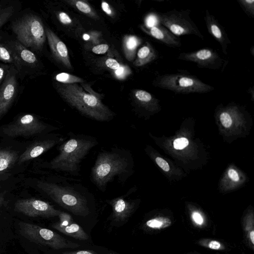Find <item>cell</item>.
Returning a JSON list of instances; mask_svg holds the SVG:
<instances>
[{
	"mask_svg": "<svg viewBox=\"0 0 254 254\" xmlns=\"http://www.w3.org/2000/svg\"><path fill=\"white\" fill-rule=\"evenodd\" d=\"M56 129L58 128L41 122L33 115L27 114L6 125L3 128V132L10 137H29Z\"/></svg>",
	"mask_w": 254,
	"mask_h": 254,
	"instance_id": "9c48e42d",
	"label": "cell"
},
{
	"mask_svg": "<svg viewBox=\"0 0 254 254\" xmlns=\"http://www.w3.org/2000/svg\"><path fill=\"white\" fill-rule=\"evenodd\" d=\"M83 38L84 40H87L89 38V36L87 34L84 35Z\"/></svg>",
	"mask_w": 254,
	"mask_h": 254,
	"instance_id": "c3c4849f",
	"label": "cell"
},
{
	"mask_svg": "<svg viewBox=\"0 0 254 254\" xmlns=\"http://www.w3.org/2000/svg\"><path fill=\"white\" fill-rule=\"evenodd\" d=\"M58 148L59 153L47 165L49 169L77 176L81 164L91 149L98 144L94 136L70 132Z\"/></svg>",
	"mask_w": 254,
	"mask_h": 254,
	"instance_id": "3957f363",
	"label": "cell"
},
{
	"mask_svg": "<svg viewBox=\"0 0 254 254\" xmlns=\"http://www.w3.org/2000/svg\"><path fill=\"white\" fill-rule=\"evenodd\" d=\"M18 227L20 234L28 240L54 250L74 249L80 246L79 244L67 240L54 231L34 224L20 221Z\"/></svg>",
	"mask_w": 254,
	"mask_h": 254,
	"instance_id": "52a82bcc",
	"label": "cell"
},
{
	"mask_svg": "<svg viewBox=\"0 0 254 254\" xmlns=\"http://www.w3.org/2000/svg\"><path fill=\"white\" fill-rule=\"evenodd\" d=\"M4 202V193L0 191V207L3 204Z\"/></svg>",
	"mask_w": 254,
	"mask_h": 254,
	"instance_id": "ee69618b",
	"label": "cell"
},
{
	"mask_svg": "<svg viewBox=\"0 0 254 254\" xmlns=\"http://www.w3.org/2000/svg\"><path fill=\"white\" fill-rule=\"evenodd\" d=\"M12 48L18 57L21 64L24 63L31 66L36 65L37 62L36 55L26 47L19 42H14L12 44Z\"/></svg>",
	"mask_w": 254,
	"mask_h": 254,
	"instance_id": "d6986e66",
	"label": "cell"
},
{
	"mask_svg": "<svg viewBox=\"0 0 254 254\" xmlns=\"http://www.w3.org/2000/svg\"><path fill=\"white\" fill-rule=\"evenodd\" d=\"M62 97L84 116L99 122H109L115 114L94 95L86 93L76 84H59Z\"/></svg>",
	"mask_w": 254,
	"mask_h": 254,
	"instance_id": "277c9868",
	"label": "cell"
},
{
	"mask_svg": "<svg viewBox=\"0 0 254 254\" xmlns=\"http://www.w3.org/2000/svg\"><path fill=\"white\" fill-rule=\"evenodd\" d=\"M56 80L63 84H75L82 82V79L78 77L67 73H61L56 76Z\"/></svg>",
	"mask_w": 254,
	"mask_h": 254,
	"instance_id": "cb8c5ba5",
	"label": "cell"
},
{
	"mask_svg": "<svg viewBox=\"0 0 254 254\" xmlns=\"http://www.w3.org/2000/svg\"><path fill=\"white\" fill-rule=\"evenodd\" d=\"M153 84L175 93H205L214 90L212 86L203 82L196 76L186 72L159 75L154 80Z\"/></svg>",
	"mask_w": 254,
	"mask_h": 254,
	"instance_id": "5b68a950",
	"label": "cell"
},
{
	"mask_svg": "<svg viewBox=\"0 0 254 254\" xmlns=\"http://www.w3.org/2000/svg\"><path fill=\"white\" fill-rule=\"evenodd\" d=\"M115 73L119 78H122L126 74V68L124 66H120V67L116 70Z\"/></svg>",
	"mask_w": 254,
	"mask_h": 254,
	"instance_id": "60d3db41",
	"label": "cell"
},
{
	"mask_svg": "<svg viewBox=\"0 0 254 254\" xmlns=\"http://www.w3.org/2000/svg\"><path fill=\"white\" fill-rule=\"evenodd\" d=\"M192 218L193 221L198 225H201L203 223L202 216L197 212H194L192 214Z\"/></svg>",
	"mask_w": 254,
	"mask_h": 254,
	"instance_id": "74e56055",
	"label": "cell"
},
{
	"mask_svg": "<svg viewBox=\"0 0 254 254\" xmlns=\"http://www.w3.org/2000/svg\"><path fill=\"white\" fill-rule=\"evenodd\" d=\"M178 59L192 62L199 68L217 70L224 67L227 64L218 53L213 49L204 48L190 52H183L179 54Z\"/></svg>",
	"mask_w": 254,
	"mask_h": 254,
	"instance_id": "30bf717a",
	"label": "cell"
},
{
	"mask_svg": "<svg viewBox=\"0 0 254 254\" xmlns=\"http://www.w3.org/2000/svg\"><path fill=\"white\" fill-rule=\"evenodd\" d=\"M190 13L189 9H173L165 12L158 13L156 17L160 24L177 37L193 35L203 39V35L190 16Z\"/></svg>",
	"mask_w": 254,
	"mask_h": 254,
	"instance_id": "ba28073f",
	"label": "cell"
},
{
	"mask_svg": "<svg viewBox=\"0 0 254 254\" xmlns=\"http://www.w3.org/2000/svg\"><path fill=\"white\" fill-rule=\"evenodd\" d=\"M109 49L107 44H101L94 47L92 48V52L96 54H102L105 53Z\"/></svg>",
	"mask_w": 254,
	"mask_h": 254,
	"instance_id": "d6a6232c",
	"label": "cell"
},
{
	"mask_svg": "<svg viewBox=\"0 0 254 254\" xmlns=\"http://www.w3.org/2000/svg\"><path fill=\"white\" fill-rule=\"evenodd\" d=\"M228 175L229 178L234 181H238L239 180V177L237 172L232 169L229 170Z\"/></svg>",
	"mask_w": 254,
	"mask_h": 254,
	"instance_id": "ab89813d",
	"label": "cell"
},
{
	"mask_svg": "<svg viewBox=\"0 0 254 254\" xmlns=\"http://www.w3.org/2000/svg\"><path fill=\"white\" fill-rule=\"evenodd\" d=\"M134 95L138 102H151L157 100L151 94L145 90H137Z\"/></svg>",
	"mask_w": 254,
	"mask_h": 254,
	"instance_id": "484cf974",
	"label": "cell"
},
{
	"mask_svg": "<svg viewBox=\"0 0 254 254\" xmlns=\"http://www.w3.org/2000/svg\"><path fill=\"white\" fill-rule=\"evenodd\" d=\"M137 46V40L134 36L128 38L126 42V47L129 50H134Z\"/></svg>",
	"mask_w": 254,
	"mask_h": 254,
	"instance_id": "836d02e7",
	"label": "cell"
},
{
	"mask_svg": "<svg viewBox=\"0 0 254 254\" xmlns=\"http://www.w3.org/2000/svg\"><path fill=\"white\" fill-rule=\"evenodd\" d=\"M155 161L157 164L164 170L168 172L169 171L170 167L168 163L161 157H157L155 158Z\"/></svg>",
	"mask_w": 254,
	"mask_h": 254,
	"instance_id": "e575fe53",
	"label": "cell"
},
{
	"mask_svg": "<svg viewBox=\"0 0 254 254\" xmlns=\"http://www.w3.org/2000/svg\"><path fill=\"white\" fill-rule=\"evenodd\" d=\"M247 92L248 93H249L250 94H252V97L253 98L254 97V87H249V89H248L247 90Z\"/></svg>",
	"mask_w": 254,
	"mask_h": 254,
	"instance_id": "bcb514c9",
	"label": "cell"
},
{
	"mask_svg": "<svg viewBox=\"0 0 254 254\" xmlns=\"http://www.w3.org/2000/svg\"><path fill=\"white\" fill-rule=\"evenodd\" d=\"M14 210L29 217L44 218L58 216L61 211L48 202L35 198L17 200L14 203Z\"/></svg>",
	"mask_w": 254,
	"mask_h": 254,
	"instance_id": "8fae6325",
	"label": "cell"
},
{
	"mask_svg": "<svg viewBox=\"0 0 254 254\" xmlns=\"http://www.w3.org/2000/svg\"><path fill=\"white\" fill-rule=\"evenodd\" d=\"M64 139L65 138L62 135L54 134L45 139L33 142L19 156L18 164H21L38 157L56 145L61 144Z\"/></svg>",
	"mask_w": 254,
	"mask_h": 254,
	"instance_id": "4fadbf2b",
	"label": "cell"
},
{
	"mask_svg": "<svg viewBox=\"0 0 254 254\" xmlns=\"http://www.w3.org/2000/svg\"><path fill=\"white\" fill-rule=\"evenodd\" d=\"M220 121L222 125L226 128L230 127L232 123L230 115L226 112H223L220 114Z\"/></svg>",
	"mask_w": 254,
	"mask_h": 254,
	"instance_id": "f546056e",
	"label": "cell"
},
{
	"mask_svg": "<svg viewBox=\"0 0 254 254\" xmlns=\"http://www.w3.org/2000/svg\"><path fill=\"white\" fill-rule=\"evenodd\" d=\"M105 64L108 67L115 70H117L120 66L119 63L116 60L111 58L106 60Z\"/></svg>",
	"mask_w": 254,
	"mask_h": 254,
	"instance_id": "d590c367",
	"label": "cell"
},
{
	"mask_svg": "<svg viewBox=\"0 0 254 254\" xmlns=\"http://www.w3.org/2000/svg\"><path fill=\"white\" fill-rule=\"evenodd\" d=\"M59 17L60 21L64 24H70L71 20L69 16L65 12H61L59 14Z\"/></svg>",
	"mask_w": 254,
	"mask_h": 254,
	"instance_id": "8d00e7d4",
	"label": "cell"
},
{
	"mask_svg": "<svg viewBox=\"0 0 254 254\" xmlns=\"http://www.w3.org/2000/svg\"><path fill=\"white\" fill-rule=\"evenodd\" d=\"M250 240L252 243L254 244V231L253 230L250 233Z\"/></svg>",
	"mask_w": 254,
	"mask_h": 254,
	"instance_id": "f6af8a7d",
	"label": "cell"
},
{
	"mask_svg": "<svg viewBox=\"0 0 254 254\" xmlns=\"http://www.w3.org/2000/svg\"><path fill=\"white\" fill-rule=\"evenodd\" d=\"M133 160L131 152L126 148L112 147L98 154L91 170L90 180L104 192L108 185L115 179L124 184L133 173Z\"/></svg>",
	"mask_w": 254,
	"mask_h": 254,
	"instance_id": "7a4b0ae2",
	"label": "cell"
},
{
	"mask_svg": "<svg viewBox=\"0 0 254 254\" xmlns=\"http://www.w3.org/2000/svg\"><path fill=\"white\" fill-rule=\"evenodd\" d=\"M204 19L208 33L220 44L223 53L227 55L228 47L231 42L224 28L207 9L205 10Z\"/></svg>",
	"mask_w": 254,
	"mask_h": 254,
	"instance_id": "9a60e30c",
	"label": "cell"
},
{
	"mask_svg": "<svg viewBox=\"0 0 254 254\" xmlns=\"http://www.w3.org/2000/svg\"><path fill=\"white\" fill-rule=\"evenodd\" d=\"M2 175H0V177H1V176H2Z\"/></svg>",
	"mask_w": 254,
	"mask_h": 254,
	"instance_id": "f907efd6",
	"label": "cell"
},
{
	"mask_svg": "<svg viewBox=\"0 0 254 254\" xmlns=\"http://www.w3.org/2000/svg\"><path fill=\"white\" fill-rule=\"evenodd\" d=\"M171 224V221L168 218H156L150 219L146 221V225L147 227L152 229L165 228Z\"/></svg>",
	"mask_w": 254,
	"mask_h": 254,
	"instance_id": "603a6c76",
	"label": "cell"
},
{
	"mask_svg": "<svg viewBox=\"0 0 254 254\" xmlns=\"http://www.w3.org/2000/svg\"><path fill=\"white\" fill-rule=\"evenodd\" d=\"M52 227L61 233L79 240H86L89 237L81 226L72 222L65 226H61L56 223L52 225Z\"/></svg>",
	"mask_w": 254,
	"mask_h": 254,
	"instance_id": "ac0fdd59",
	"label": "cell"
},
{
	"mask_svg": "<svg viewBox=\"0 0 254 254\" xmlns=\"http://www.w3.org/2000/svg\"><path fill=\"white\" fill-rule=\"evenodd\" d=\"M102 9L108 14L111 15L112 14V10L109 4L106 2L102 3Z\"/></svg>",
	"mask_w": 254,
	"mask_h": 254,
	"instance_id": "7bdbcfd3",
	"label": "cell"
},
{
	"mask_svg": "<svg viewBox=\"0 0 254 254\" xmlns=\"http://www.w3.org/2000/svg\"><path fill=\"white\" fill-rule=\"evenodd\" d=\"M0 61L5 63L12 64L19 70L22 64L13 49L0 43Z\"/></svg>",
	"mask_w": 254,
	"mask_h": 254,
	"instance_id": "44dd1931",
	"label": "cell"
},
{
	"mask_svg": "<svg viewBox=\"0 0 254 254\" xmlns=\"http://www.w3.org/2000/svg\"><path fill=\"white\" fill-rule=\"evenodd\" d=\"M76 6L78 10L85 13H89L91 9L89 5L86 3L82 1H77L75 3Z\"/></svg>",
	"mask_w": 254,
	"mask_h": 254,
	"instance_id": "1f68e13d",
	"label": "cell"
},
{
	"mask_svg": "<svg viewBox=\"0 0 254 254\" xmlns=\"http://www.w3.org/2000/svg\"><path fill=\"white\" fill-rule=\"evenodd\" d=\"M59 220L56 222L58 225L61 226H65L73 222V220L70 214L61 211L58 215Z\"/></svg>",
	"mask_w": 254,
	"mask_h": 254,
	"instance_id": "83f0119b",
	"label": "cell"
},
{
	"mask_svg": "<svg viewBox=\"0 0 254 254\" xmlns=\"http://www.w3.org/2000/svg\"><path fill=\"white\" fill-rule=\"evenodd\" d=\"M12 65L5 79L0 85V119L13 103L17 91L16 70Z\"/></svg>",
	"mask_w": 254,
	"mask_h": 254,
	"instance_id": "5bb4252c",
	"label": "cell"
},
{
	"mask_svg": "<svg viewBox=\"0 0 254 254\" xmlns=\"http://www.w3.org/2000/svg\"><path fill=\"white\" fill-rule=\"evenodd\" d=\"M240 6L250 17H254V0H237Z\"/></svg>",
	"mask_w": 254,
	"mask_h": 254,
	"instance_id": "d4e9b609",
	"label": "cell"
},
{
	"mask_svg": "<svg viewBox=\"0 0 254 254\" xmlns=\"http://www.w3.org/2000/svg\"><path fill=\"white\" fill-rule=\"evenodd\" d=\"M108 254H115V253H109Z\"/></svg>",
	"mask_w": 254,
	"mask_h": 254,
	"instance_id": "681fc988",
	"label": "cell"
},
{
	"mask_svg": "<svg viewBox=\"0 0 254 254\" xmlns=\"http://www.w3.org/2000/svg\"><path fill=\"white\" fill-rule=\"evenodd\" d=\"M250 53L253 56H254V46H252L250 49Z\"/></svg>",
	"mask_w": 254,
	"mask_h": 254,
	"instance_id": "7dc6e473",
	"label": "cell"
},
{
	"mask_svg": "<svg viewBox=\"0 0 254 254\" xmlns=\"http://www.w3.org/2000/svg\"><path fill=\"white\" fill-rule=\"evenodd\" d=\"M12 29L18 42L33 50H42L46 32L41 19L36 15L27 14L13 22Z\"/></svg>",
	"mask_w": 254,
	"mask_h": 254,
	"instance_id": "8992f818",
	"label": "cell"
},
{
	"mask_svg": "<svg viewBox=\"0 0 254 254\" xmlns=\"http://www.w3.org/2000/svg\"><path fill=\"white\" fill-rule=\"evenodd\" d=\"M19 158L17 152L8 149H0V175L11 168L17 162Z\"/></svg>",
	"mask_w": 254,
	"mask_h": 254,
	"instance_id": "ffe728a7",
	"label": "cell"
},
{
	"mask_svg": "<svg viewBox=\"0 0 254 254\" xmlns=\"http://www.w3.org/2000/svg\"><path fill=\"white\" fill-rule=\"evenodd\" d=\"M46 35L54 57L68 68H71L68 51L64 43L50 29L46 28Z\"/></svg>",
	"mask_w": 254,
	"mask_h": 254,
	"instance_id": "2e32d148",
	"label": "cell"
},
{
	"mask_svg": "<svg viewBox=\"0 0 254 254\" xmlns=\"http://www.w3.org/2000/svg\"><path fill=\"white\" fill-rule=\"evenodd\" d=\"M208 247L211 249L217 250L220 249L221 245L219 242L216 241H212L209 243Z\"/></svg>",
	"mask_w": 254,
	"mask_h": 254,
	"instance_id": "b9f144b4",
	"label": "cell"
},
{
	"mask_svg": "<svg viewBox=\"0 0 254 254\" xmlns=\"http://www.w3.org/2000/svg\"><path fill=\"white\" fill-rule=\"evenodd\" d=\"M135 189L134 187L131 188L125 194L106 200L112 207L111 217L114 220L123 222L131 216L135 207L136 200L131 199L130 195Z\"/></svg>",
	"mask_w": 254,
	"mask_h": 254,
	"instance_id": "7c38bea8",
	"label": "cell"
},
{
	"mask_svg": "<svg viewBox=\"0 0 254 254\" xmlns=\"http://www.w3.org/2000/svg\"><path fill=\"white\" fill-rule=\"evenodd\" d=\"M145 31L151 37L159 41L166 46L178 48L182 46L180 38L174 35L169 29L160 24L146 27Z\"/></svg>",
	"mask_w": 254,
	"mask_h": 254,
	"instance_id": "e0dca14e",
	"label": "cell"
},
{
	"mask_svg": "<svg viewBox=\"0 0 254 254\" xmlns=\"http://www.w3.org/2000/svg\"><path fill=\"white\" fill-rule=\"evenodd\" d=\"M13 12L14 9L12 6L0 8V28L10 18Z\"/></svg>",
	"mask_w": 254,
	"mask_h": 254,
	"instance_id": "4316f807",
	"label": "cell"
},
{
	"mask_svg": "<svg viewBox=\"0 0 254 254\" xmlns=\"http://www.w3.org/2000/svg\"><path fill=\"white\" fill-rule=\"evenodd\" d=\"M62 254H97L92 250H80L71 252H65Z\"/></svg>",
	"mask_w": 254,
	"mask_h": 254,
	"instance_id": "f35d334b",
	"label": "cell"
},
{
	"mask_svg": "<svg viewBox=\"0 0 254 254\" xmlns=\"http://www.w3.org/2000/svg\"><path fill=\"white\" fill-rule=\"evenodd\" d=\"M37 186L53 201L73 214L83 217L89 214L92 194L79 181L58 176L50 180L38 181Z\"/></svg>",
	"mask_w": 254,
	"mask_h": 254,
	"instance_id": "6da1fadb",
	"label": "cell"
},
{
	"mask_svg": "<svg viewBox=\"0 0 254 254\" xmlns=\"http://www.w3.org/2000/svg\"><path fill=\"white\" fill-rule=\"evenodd\" d=\"M173 144L176 149L181 150L188 145L189 141L185 137L179 138L174 141Z\"/></svg>",
	"mask_w": 254,
	"mask_h": 254,
	"instance_id": "4dcf8cb0",
	"label": "cell"
},
{
	"mask_svg": "<svg viewBox=\"0 0 254 254\" xmlns=\"http://www.w3.org/2000/svg\"><path fill=\"white\" fill-rule=\"evenodd\" d=\"M12 66L0 63V85L6 78Z\"/></svg>",
	"mask_w": 254,
	"mask_h": 254,
	"instance_id": "f1b7e54d",
	"label": "cell"
},
{
	"mask_svg": "<svg viewBox=\"0 0 254 254\" xmlns=\"http://www.w3.org/2000/svg\"><path fill=\"white\" fill-rule=\"evenodd\" d=\"M137 64L142 65L154 60L157 55L153 47L149 44L141 48L137 53Z\"/></svg>",
	"mask_w": 254,
	"mask_h": 254,
	"instance_id": "7402d4cb",
	"label": "cell"
}]
</instances>
